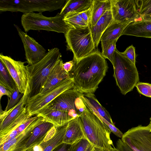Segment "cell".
Here are the masks:
<instances>
[{
    "label": "cell",
    "mask_w": 151,
    "mask_h": 151,
    "mask_svg": "<svg viewBox=\"0 0 151 151\" xmlns=\"http://www.w3.org/2000/svg\"><path fill=\"white\" fill-rule=\"evenodd\" d=\"M73 78H66L43 93H40L28 98L26 105L28 118L36 115L58 96L73 87Z\"/></svg>",
    "instance_id": "cell-8"
},
{
    "label": "cell",
    "mask_w": 151,
    "mask_h": 151,
    "mask_svg": "<svg viewBox=\"0 0 151 151\" xmlns=\"http://www.w3.org/2000/svg\"><path fill=\"white\" fill-rule=\"evenodd\" d=\"M22 42L27 62L29 65L37 63L46 55L45 49L33 38L24 32L17 25L14 24Z\"/></svg>",
    "instance_id": "cell-13"
},
{
    "label": "cell",
    "mask_w": 151,
    "mask_h": 151,
    "mask_svg": "<svg viewBox=\"0 0 151 151\" xmlns=\"http://www.w3.org/2000/svg\"><path fill=\"white\" fill-rule=\"evenodd\" d=\"M93 0H68L61 9L60 14L63 16L72 12H82L90 8Z\"/></svg>",
    "instance_id": "cell-24"
},
{
    "label": "cell",
    "mask_w": 151,
    "mask_h": 151,
    "mask_svg": "<svg viewBox=\"0 0 151 151\" xmlns=\"http://www.w3.org/2000/svg\"><path fill=\"white\" fill-rule=\"evenodd\" d=\"M74 65L69 73L73 78V88L81 94L94 93L106 76L108 65L105 59L95 49Z\"/></svg>",
    "instance_id": "cell-1"
},
{
    "label": "cell",
    "mask_w": 151,
    "mask_h": 151,
    "mask_svg": "<svg viewBox=\"0 0 151 151\" xmlns=\"http://www.w3.org/2000/svg\"><path fill=\"white\" fill-rule=\"evenodd\" d=\"M63 20L71 28H77L89 26L83 20L81 12L68 13L64 16Z\"/></svg>",
    "instance_id": "cell-28"
},
{
    "label": "cell",
    "mask_w": 151,
    "mask_h": 151,
    "mask_svg": "<svg viewBox=\"0 0 151 151\" xmlns=\"http://www.w3.org/2000/svg\"><path fill=\"white\" fill-rule=\"evenodd\" d=\"M66 126L56 128L54 126L40 144L26 151H52L63 143Z\"/></svg>",
    "instance_id": "cell-16"
},
{
    "label": "cell",
    "mask_w": 151,
    "mask_h": 151,
    "mask_svg": "<svg viewBox=\"0 0 151 151\" xmlns=\"http://www.w3.org/2000/svg\"><path fill=\"white\" fill-rule=\"evenodd\" d=\"M113 76L121 93L125 95L132 91L139 82L135 64L124 56L116 49L114 54Z\"/></svg>",
    "instance_id": "cell-4"
},
{
    "label": "cell",
    "mask_w": 151,
    "mask_h": 151,
    "mask_svg": "<svg viewBox=\"0 0 151 151\" xmlns=\"http://www.w3.org/2000/svg\"><path fill=\"white\" fill-rule=\"evenodd\" d=\"M83 139H87L78 116L69 122L66 125L63 143L71 145Z\"/></svg>",
    "instance_id": "cell-18"
},
{
    "label": "cell",
    "mask_w": 151,
    "mask_h": 151,
    "mask_svg": "<svg viewBox=\"0 0 151 151\" xmlns=\"http://www.w3.org/2000/svg\"><path fill=\"white\" fill-rule=\"evenodd\" d=\"M142 19L145 20H151V14L142 17Z\"/></svg>",
    "instance_id": "cell-42"
},
{
    "label": "cell",
    "mask_w": 151,
    "mask_h": 151,
    "mask_svg": "<svg viewBox=\"0 0 151 151\" xmlns=\"http://www.w3.org/2000/svg\"><path fill=\"white\" fill-rule=\"evenodd\" d=\"M94 147L87 139H83L71 145L69 151H93Z\"/></svg>",
    "instance_id": "cell-31"
},
{
    "label": "cell",
    "mask_w": 151,
    "mask_h": 151,
    "mask_svg": "<svg viewBox=\"0 0 151 151\" xmlns=\"http://www.w3.org/2000/svg\"><path fill=\"white\" fill-rule=\"evenodd\" d=\"M117 40L111 41H101L102 51L101 54L105 59H108L112 63L114 62V54L116 48Z\"/></svg>",
    "instance_id": "cell-30"
},
{
    "label": "cell",
    "mask_w": 151,
    "mask_h": 151,
    "mask_svg": "<svg viewBox=\"0 0 151 151\" xmlns=\"http://www.w3.org/2000/svg\"><path fill=\"white\" fill-rule=\"evenodd\" d=\"M36 115L42 117L45 122L52 123L56 128L66 126L75 119L67 112L46 107L43 108Z\"/></svg>",
    "instance_id": "cell-17"
},
{
    "label": "cell",
    "mask_w": 151,
    "mask_h": 151,
    "mask_svg": "<svg viewBox=\"0 0 151 151\" xmlns=\"http://www.w3.org/2000/svg\"><path fill=\"white\" fill-rule=\"evenodd\" d=\"M45 122L41 117L31 124L22 133L0 146V151H24L28 139L36 127Z\"/></svg>",
    "instance_id": "cell-15"
},
{
    "label": "cell",
    "mask_w": 151,
    "mask_h": 151,
    "mask_svg": "<svg viewBox=\"0 0 151 151\" xmlns=\"http://www.w3.org/2000/svg\"><path fill=\"white\" fill-rule=\"evenodd\" d=\"M139 11L142 18L151 14V0H138Z\"/></svg>",
    "instance_id": "cell-33"
},
{
    "label": "cell",
    "mask_w": 151,
    "mask_h": 151,
    "mask_svg": "<svg viewBox=\"0 0 151 151\" xmlns=\"http://www.w3.org/2000/svg\"><path fill=\"white\" fill-rule=\"evenodd\" d=\"M113 21L110 10L107 11L94 25L89 26L96 47H98L103 33Z\"/></svg>",
    "instance_id": "cell-22"
},
{
    "label": "cell",
    "mask_w": 151,
    "mask_h": 151,
    "mask_svg": "<svg viewBox=\"0 0 151 151\" xmlns=\"http://www.w3.org/2000/svg\"><path fill=\"white\" fill-rule=\"evenodd\" d=\"M74 65L73 60L66 62L63 64L64 70L67 73H69L72 70Z\"/></svg>",
    "instance_id": "cell-40"
},
{
    "label": "cell",
    "mask_w": 151,
    "mask_h": 151,
    "mask_svg": "<svg viewBox=\"0 0 151 151\" xmlns=\"http://www.w3.org/2000/svg\"><path fill=\"white\" fill-rule=\"evenodd\" d=\"M0 83L4 85L12 92L17 86L7 68L0 60Z\"/></svg>",
    "instance_id": "cell-29"
},
{
    "label": "cell",
    "mask_w": 151,
    "mask_h": 151,
    "mask_svg": "<svg viewBox=\"0 0 151 151\" xmlns=\"http://www.w3.org/2000/svg\"><path fill=\"white\" fill-rule=\"evenodd\" d=\"M63 63L61 59L54 67L48 76L40 93H43L64 80L69 78V73L64 70Z\"/></svg>",
    "instance_id": "cell-23"
},
{
    "label": "cell",
    "mask_w": 151,
    "mask_h": 151,
    "mask_svg": "<svg viewBox=\"0 0 151 151\" xmlns=\"http://www.w3.org/2000/svg\"><path fill=\"white\" fill-rule=\"evenodd\" d=\"M124 35L151 38V20L143 19L130 23L121 34Z\"/></svg>",
    "instance_id": "cell-19"
},
{
    "label": "cell",
    "mask_w": 151,
    "mask_h": 151,
    "mask_svg": "<svg viewBox=\"0 0 151 151\" xmlns=\"http://www.w3.org/2000/svg\"><path fill=\"white\" fill-rule=\"evenodd\" d=\"M0 60L6 67L20 92L24 94L29 78V65H25L24 62L14 60L2 53L0 54Z\"/></svg>",
    "instance_id": "cell-12"
},
{
    "label": "cell",
    "mask_w": 151,
    "mask_h": 151,
    "mask_svg": "<svg viewBox=\"0 0 151 151\" xmlns=\"http://www.w3.org/2000/svg\"><path fill=\"white\" fill-rule=\"evenodd\" d=\"M121 140L134 151H151L150 125H139L129 129L123 134Z\"/></svg>",
    "instance_id": "cell-10"
},
{
    "label": "cell",
    "mask_w": 151,
    "mask_h": 151,
    "mask_svg": "<svg viewBox=\"0 0 151 151\" xmlns=\"http://www.w3.org/2000/svg\"><path fill=\"white\" fill-rule=\"evenodd\" d=\"M132 22L119 23L113 20L103 33L100 41H111L118 40L125 28Z\"/></svg>",
    "instance_id": "cell-25"
},
{
    "label": "cell",
    "mask_w": 151,
    "mask_h": 151,
    "mask_svg": "<svg viewBox=\"0 0 151 151\" xmlns=\"http://www.w3.org/2000/svg\"><path fill=\"white\" fill-rule=\"evenodd\" d=\"M31 87L29 78L25 91L19 102L7 111L2 110L0 105V136L3 135L9 126L16 119L26 108V105L29 97Z\"/></svg>",
    "instance_id": "cell-14"
},
{
    "label": "cell",
    "mask_w": 151,
    "mask_h": 151,
    "mask_svg": "<svg viewBox=\"0 0 151 151\" xmlns=\"http://www.w3.org/2000/svg\"><path fill=\"white\" fill-rule=\"evenodd\" d=\"M135 87L138 93L146 96L151 98V84L139 82Z\"/></svg>",
    "instance_id": "cell-34"
},
{
    "label": "cell",
    "mask_w": 151,
    "mask_h": 151,
    "mask_svg": "<svg viewBox=\"0 0 151 151\" xmlns=\"http://www.w3.org/2000/svg\"><path fill=\"white\" fill-rule=\"evenodd\" d=\"M12 92L4 85L0 83V99L4 95L7 96L9 98L11 96Z\"/></svg>",
    "instance_id": "cell-38"
},
{
    "label": "cell",
    "mask_w": 151,
    "mask_h": 151,
    "mask_svg": "<svg viewBox=\"0 0 151 151\" xmlns=\"http://www.w3.org/2000/svg\"><path fill=\"white\" fill-rule=\"evenodd\" d=\"M23 94L20 92L17 87L11 96L8 98L7 104L4 111H7L15 106L20 101Z\"/></svg>",
    "instance_id": "cell-32"
},
{
    "label": "cell",
    "mask_w": 151,
    "mask_h": 151,
    "mask_svg": "<svg viewBox=\"0 0 151 151\" xmlns=\"http://www.w3.org/2000/svg\"><path fill=\"white\" fill-rule=\"evenodd\" d=\"M63 18L59 13L55 16L48 17L42 13L32 12L23 14L21 22L26 32L30 30H42L65 34L71 28L65 22Z\"/></svg>",
    "instance_id": "cell-5"
},
{
    "label": "cell",
    "mask_w": 151,
    "mask_h": 151,
    "mask_svg": "<svg viewBox=\"0 0 151 151\" xmlns=\"http://www.w3.org/2000/svg\"><path fill=\"white\" fill-rule=\"evenodd\" d=\"M54 126L52 123L45 121L34 128L28 139L24 151L41 143Z\"/></svg>",
    "instance_id": "cell-21"
},
{
    "label": "cell",
    "mask_w": 151,
    "mask_h": 151,
    "mask_svg": "<svg viewBox=\"0 0 151 151\" xmlns=\"http://www.w3.org/2000/svg\"><path fill=\"white\" fill-rule=\"evenodd\" d=\"M113 20L119 23L143 19L139 11L138 0H110Z\"/></svg>",
    "instance_id": "cell-11"
},
{
    "label": "cell",
    "mask_w": 151,
    "mask_h": 151,
    "mask_svg": "<svg viewBox=\"0 0 151 151\" xmlns=\"http://www.w3.org/2000/svg\"><path fill=\"white\" fill-rule=\"evenodd\" d=\"M150 122L149 123V124L150 125V127H151V117L150 118Z\"/></svg>",
    "instance_id": "cell-43"
},
{
    "label": "cell",
    "mask_w": 151,
    "mask_h": 151,
    "mask_svg": "<svg viewBox=\"0 0 151 151\" xmlns=\"http://www.w3.org/2000/svg\"><path fill=\"white\" fill-rule=\"evenodd\" d=\"M71 145L63 143L56 147L52 151H69Z\"/></svg>",
    "instance_id": "cell-39"
},
{
    "label": "cell",
    "mask_w": 151,
    "mask_h": 151,
    "mask_svg": "<svg viewBox=\"0 0 151 151\" xmlns=\"http://www.w3.org/2000/svg\"><path fill=\"white\" fill-rule=\"evenodd\" d=\"M91 10L92 6L88 9L81 12V15L83 20L89 26L91 21Z\"/></svg>",
    "instance_id": "cell-36"
},
{
    "label": "cell",
    "mask_w": 151,
    "mask_h": 151,
    "mask_svg": "<svg viewBox=\"0 0 151 151\" xmlns=\"http://www.w3.org/2000/svg\"><path fill=\"white\" fill-rule=\"evenodd\" d=\"M59 49H51L40 61L29 66L31 92L30 97L40 93L50 73L61 59Z\"/></svg>",
    "instance_id": "cell-3"
},
{
    "label": "cell",
    "mask_w": 151,
    "mask_h": 151,
    "mask_svg": "<svg viewBox=\"0 0 151 151\" xmlns=\"http://www.w3.org/2000/svg\"><path fill=\"white\" fill-rule=\"evenodd\" d=\"M111 9L110 0H93L89 26L94 25L107 11Z\"/></svg>",
    "instance_id": "cell-26"
},
{
    "label": "cell",
    "mask_w": 151,
    "mask_h": 151,
    "mask_svg": "<svg viewBox=\"0 0 151 151\" xmlns=\"http://www.w3.org/2000/svg\"><path fill=\"white\" fill-rule=\"evenodd\" d=\"M78 117L87 140L94 147L109 149L114 147L109 127L86 106Z\"/></svg>",
    "instance_id": "cell-2"
},
{
    "label": "cell",
    "mask_w": 151,
    "mask_h": 151,
    "mask_svg": "<svg viewBox=\"0 0 151 151\" xmlns=\"http://www.w3.org/2000/svg\"><path fill=\"white\" fill-rule=\"evenodd\" d=\"M82 94L73 88L67 90L45 107L67 112L75 118L79 116L86 107L82 98Z\"/></svg>",
    "instance_id": "cell-9"
},
{
    "label": "cell",
    "mask_w": 151,
    "mask_h": 151,
    "mask_svg": "<svg viewBox=\"0 0 151 151\" xmlns=\"http://www.w3.org/2000/svg\"><path fill=\"white\" fill-rule=\"evenodd\" d=\"M122 54L134 64H135L136 55L134 47L132 45L128 47Z\"/></svg>",
    "instance_id": "cell-35"
},
{
    "label": "cell",
    "mask_w": 151,
    "mask_h": 151,
    "mask_svg": "<svg viewBox=\"0 0 151 151\" xmlns=\"http://www.w3.org/2000/svg\"><path fill=\"white\" fill-rule=\"evenodd\" d=\"M93 151H120L116 147L114 146L110 149H101L100 148L94 147V149Z\"/></svg>",
    "instance_id": "cell-41"
},
{
    "label": "cell",
    "mask_w": 151,
    "mask_h": 151,
    "mask_svg": "<svg viewBox=\"0 0 151 151\" xmlns=\"http://www.w3.org/2000/svg\"><path fill=\"white\" fill-rule=\"evenodd\" d=\"M65 0H1L0 12H20L24 14L34 12H52L62 9Z\"/></svg>",
    "instance_id": "cell-6"
},
{
    "label": "cell",
    "mask_w": 151,
    "mask_h": 151,
    "mask_svg": "<svg viewBox=\"0 0 151 151\" xmlns=\"http://www.w3.org/2000/svg\"><path fill=\"white\" fill-rule=\"evenodd\" d=\"M38 117L37 115L34 116H32L23 122L17 128L8 133L0 136V146L11 140L21 134Z\"/></svg>",
    "instance_id": "cell-27"
},
{
    "label": "cell",
    "mask_w": 151,
    "mask_h": 151,
    "mask_svg": "<svg viewBox=\"0 0 151 151\" xmlns=\"http://www.w3.org/2000/svg\"><path fill=\"white\" fill-rule=\"evenodd\" d=\"M116 147L120 151H134L120 139H119L117 141Z\"/></svg>",
    "instance_id": "cell-37"
},
{
    "label": "cell",
    "mask_w": 151,
    "mask_h": 151,
    "mask_svg": "<svg viewBox=\"0 0 151 151\" xmlns=\"http://www.w3.org/2000/svg\"><path fill=\"white\" fill-rule=\"evenodd\" d=\"M82 98L86 106L101 120L104 119L114 125L109 114L99 102L94 93L82 94Z\"/></svg>",
    "instance_id": "cell-20"
},
{
    "label": "cell",
    "mask_w": 151,
    "mask_h": 151,
    "mask_svg": "<svg viewBox=\"0 0 151 151\" xmlns=\"http://www.w3.org/2000/svg\"><path fill=\"white\" fill-rule=\"evenodd\" d=\"M67 48L73 54L74 61H78L95 50L89 26L71 28L65 34Z\"/></svg>",
    "instance_id": "cell-7"
}]
</instances>
